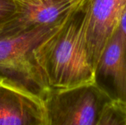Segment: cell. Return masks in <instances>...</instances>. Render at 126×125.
<instances>
[{"instance_id": "6da1fadb", "label": "cell", "mask_w": 126, "mask_h": 125, "mask_svg": "<svg viewBox=\"0 0 126 125\" xmlns=\"http://www.w3.org/2000/svg\"><path fill=\"white\" fill-rule=\"evenodd\" d=\"M86 0L35 50V60L51 89L94 83V69L85 49L82 26Z\"/></svg>"}, {"instance_id": "7a4b0ae2", "label": "cell", "mask_w": 126, "mask_h": 125, "mask_svg": "<svg viewBox=\"0 0 126 125\" xmlns=\"http://www.w3.org/2000/svg\"><path fill=\"white\" fill-rule=\"evenodd\" d=\"M19 19L0 29V85L42 102L51 88L35 60V50L63 23L26 27Z\"/></svg>"}, {"instance_id": "3957f363", "label": "cell", "mask_w": 126, "mask_h": 125, "mask_svg": "<svg viewBox=\"0 0 126 125\" xmlns=\"http://www.w3.org/2000/svg\"><path fill=\"white\" fill-rule=\"evenodd\" d=\"M110 102L94 83L51 89L42 102L44 125H97Z\"/></svg>"}, {"instance_id": "277c9868", "label": "cell", "mask_w": 126, "mask_h": 125, "mask_svg": "<svg viewBox=\"0 0 126 125\" xmlns=\"http://www.w3.org/2000/svg\"><path fill=\"white\" fill-rule=\"evenodd\" d=\"M126 0H86L82 33L89 60L94 70L106 43L119 25Z\"/></svg>"}, {"instance_id": "5b68a950", "label": "cell", "mask_w": 126, "mask_h": 125, "mask_svg": "<svg viewBox=\"0 0 126 125\" xmlns=\"http://www.w3.org/2000/svg\"><path fill=\"white\" fill-rule=\"evenodd\" d=\"M94 83L112 102L126 107V37L119 26L97 63Z\"/></svg>"}, {"instance_id": "8992f818", "label": "cell", "mask_w": 126, "mask_h": 125, "mask_svg": "<svg viewBox=\"0 0 126 125\" xmlns=\"http://www.w3.org/2000/svg\"><path fill=\"white\" fill-rule=\"evenodd\" d=\"M41 101L0 85V125H44Z\"/></svg>"}, {"instance_id": "52a82bcc", "label": "cell", "mask_w": 126, "mask_h": 125, "mask_svg": "<svg viewBox=\"0 0 126 125\" xmlns=\"http://www.w3.org/2000/svg\"><path fill=\"white\" fill-rule=\"evenodd\" d=\"M80 1L81 0H52L43 4H27L20 20L27 27L59 26Z\"/></svg>"}, {"instance_id": "ba28073f", "label": "cell", "mask_w": 126, "mask_h": 125, "mask_svg": "<svg viewBox=\"0 0 126 125\" xmlns=\"http://www.w3.org/2000/svg\"><path fill=\"white\" fill-rule=\"evenodd\" d=\"M97 125H126V107L110 102Z\"/></svg>"}, {"instance_id": "9c48e42d", "label": "cell", "mask_w": 126, "mask_h": 125, "mask_svg": "<svg viewBox=\"0 0 126 125\" xmlns=\"http://www.w3.org/2000/svg\"><path fill=\"white\" fill-rule=\"evenodd\" d=\"M26 5L18 0H0V29L18 18Z\"/></svg>"}, {"instance_id": "30bf717a", "label": "cell", "mask_w": 126, "mask_h": 125, "mask_svg": "<svg viewBox=\"0 0 126 125\" xmlns=\"http://www.w3.org/2000/svg\"><path fill=\"white\" fill-rule=\"evenodd\" d=\"M118 26L120 30L122 31V32L123 33V35L126 37V7L121 15Z\"/></svg>"}, {"instance_id": "8fae6325", "label": "cell", "mask_w": 126, "mask_h": 125, "mask_svg": "<svg viewBox=\"0 0 126 125\" xmlns=\"http://www.w3.org/2000/svg\"><path fill=\"white\" fill-rule=\"evenodd\" d=\"M18 1L27 5H38L41 4L39 0H18Z\"/></svg>"}]
</instances>
